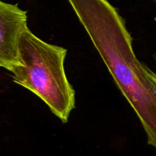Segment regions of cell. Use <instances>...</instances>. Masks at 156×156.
I'll use <instances>...</instances> for the list:
<instances>
[{
  "label": "cell",
  "instance_id": "1",
  "mask_svg": "<svg viewBox=\"0 0 156 156\" xmlns=\"http://www.w3.org/2000/svg\"><path fill=\"white\" fill-rule=\"evenodd\" d=\"M79 22L130 104L156 149V93L137 59L133 38L123 17L108 0H68Z\"/></svg>",
  "mask_w": 156,
  "mask_h": 156
},
{
  "label": "cell",
  "instance_id": "2",
  "mask_svg": "<svg viewBox=\"0 0 156 156\" xmlns=\"http://www.w3.org/2000/svg\"><path fill=\"white\" fill-rule=\"evenodd\" d=\"M22 64L12 70V80L41 98L63 123L76 107V93L64 68L67 49L49 44L28 28L20 42Z\"/></svg>",
  "mask_w": 156,
  "mask_h": 156
},
{
  "label": "cell",
  "instance_id": "3",
  "mask_svg": "<svg viewBox=\"0 0 156 156\" xmlns=\"http://www.w3.org/2000/svg\"><path fill=\"white\" fill-rule=\"evenodd\" d=\"M27 21V12L18 4L0 2V66L9 72L22 64L20 42Z\"/></svg>",
  "mask_w": 156,
  "mask_h": 156
},
{
  "label": "cell",
  "instance_id": "4",
  "mask_svg": "<svg viewBox=\"0 0 156 156\" xmlns=\"http://www.w3.org/2000/svg\"><path fill=\"white\" fill-rule=\"evenodd\" d=\"M144 70L146 78L149 80V84H150L151 87L153 89L154 92L156 93V73L154 72L153 70H151L146 64H144Z\"/></svg>",
  "mask_w": 156,
  "mask_h": 156
},
{
  "label": "cell",
  "instance_id": "5",
  "mask_svg": "<svg viewBox=\"0 0 156 156\" xmlns=\"http://www.w3.org/2000/svg\"><path fill=\"white\" fill-rule=\"evenodd\" d=\"M154 58H155V62H156V53L155 54H154Z\"/></svg>",
  "mask_w": 156,
  "mask_h": 156
},
{
  "label": "cell",
  "instance_id": "6",
  "mask_svg": "<svg viewBox=\"0 0 156 156\" xmlns=\"http://www.w3.org/2000/svg\"><path fill=\"white\" fill-rule=\"evenodd\" d=\"M155 1H156V0H155Z\"/></svg>",
  "mask_w": 156,
  "mask_h": 156
}]
</instances>
